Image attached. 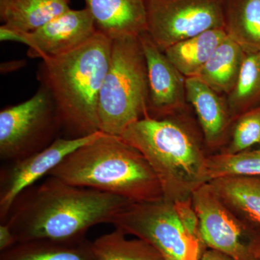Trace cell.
<instances>
[{
    "label": "cell",
    "instance_id": "e0dca14e",
    "mask_svg": "<svg viewBox=\"0 0 260 260\" xmlns=\"http://www.w3.org/2000/svg\"><path fill=\"white\" fill-rule=\"evenodd\" d=\"M245 54L239 44L227 37L195 78L227 96L237 83Z\"/></svg>",
    "mask_w": 260,
    "mask_h": 260
},
{
    "label": "cell",
    "instance_id": "4316f807",
    "mask_svg": "<svg viewBox=\"0 0 260 260\" xmlns=\"http://www.w3.org/2000/svg\"><path fill=\"white\" fill-rule=\"evenodd\" d=\"M199 260H235L227 254H223L220 251L214 250L212 249H207L200 256Z\"/></svg>",
    "mask_w": 260,
    "mask_h": 260
},
{
    "label": "cell",
    "instance_id": "d4e9b609",
    "mask_svg": "<svg viewBox=\"0 0 260 260\" xmlns=\"http://www.w3.org/2000/svg\"><path fill=\"white\" fill-rule=\"evenodd\" d=\"M0 40L1 42L21 43L28 47V32L11 28V27L3 24L0 26Z\"/></svg>",
    "mask_w": 260,
    "mask_h": 260
},
{
    "label": "cell",
    "instance_id": "9a60e30c",
    "mask_svg": "<svg viewBox=\"0 0 260 260\" xmlns=\"http://www.w3.org/2000/svg\"><path fill=\"white\" fill-rule=\"evenodd\" d=\"M208 183L231 211L260 231V177H224Z\"/></svg>",
    "mask_w": 260,
    "mask_h": 260
},
{
    "label": "cell",
    "instance_id": "3957f363",
    "mask_svg": "<svg viewBox=\"0 0 260 260\" xmlns=\"http://www.w3.org/2000/svg\"><path fill=\"white\" fill-rule=\"evenodd\" d=\"M112 41L97 30L88 42L64 55L42 59L37 78L50 93L68 138L99 129V95L110 63Z\"/></svg>",
    "mask_w": 260,
    "mask_h": 260
},
{
    "label": "cell",
    "instance_id": "4fadbf2b",
    "mask_svg": "<svg viewBox=\"0 0 260 260\" xmlns=\"http://www.w3.org/2000/svg\"><path fill=\"white\" fill-rule=\"evenodd\" d=\"M186 99L194 108L208 154L221 151L234 125L226 95L215 92L198 78H186Z\"/></svg>",
    "mask_w": 260,
    "mask_h": 260
},
{
    "label": "cell",
    "instance_id": "7a4b0ae2",
    "mask_svg": "<svg viewBox=\"0 0 260 260\" xmlns=\"http://www.w3.org/2000/svg\"><path fill=\"white\" fill-rule=\"evenodd\" d=\"M120 138L148 160L168 201L191 199L209 181V154L189 114L162 119L145 116L128 126Z\"/></svg>",
    "mask_w": 260,
    "mask_h": 260
},
{
    "label": "cell",
    "instance_id": "44dd1931",
    "mask_svg": "<svg viewBox=\"0 0 260 260\" xmlns=\"http://www.w3.org/2000/svg\"><path fill=\"white\" fill-rule=\"evenodd\" d=\"M226 98L234 123L260 106V51L245 54L237 83Z\"/></svg>",
    "mask_w": 260,
    "mask_h": 260
},
{
    "label": "cell",
    "instance_id": "ffe728a7",
    "mask_svg": "<svg viewBox=\"0 0 260 260\" xmlns=\"http://www.w3.org/2000/svg\"><path fill=\"white\" fill-rule=\"evenodd\" d=\"M227 37L224 29H213L178 42L164 53L181 74L185 78H192Z\"/></svg>",
    "mask_w": 260,
    "mask_h": 260
},
{
    "label": "cell",
    "instance_id": "7402d4cb",
    "mask_svg": "<svg viewBox=\"0 0 260 260\" xmlns=\"http://www.w3.org/2000/svg\"><path fill=\"white\" fill-rule=\"evenodd\" d=\"M115 229L92 242L95 260H165L159 251L141 239H127Z\"/></svg>",
    "mask_w": 260,
    "mask_h": 260
},
{
    "label": "cell",
    "instance_id": "ac0fdd59",
    "mask_svg": "<svg viewBox=\"0 0 260 260\" xmlns=\"http://www.w3.org/2000/svg\"><path fill=\"white\" fill-rule=\"evenodd\" d=\"M0 260H95L92 242L35 240L17 243L0 254Z\"/></svg>",
    "mask_w": 260,
    "mask_h": 260
},
{
    "label": "cell",
    "instance_id": "cb8c5ba5",
    "mask_svg": "<svg viewBox=\"0 0 260 260\" xmlns=\"http://www.w3.org/2000/svg\"><path fill=\"white\" fill-rule=\"evenodd\" d=\"M256 145H260V106L237 118L232 126L229 143L219 153H240Z\"/></svg>",
    "mask_w": 260,
    "mask_h": 260
},
{
    "label": "cell",
    "instance_id": "8fae6325",
    "mask_svg": "<svg viewBox=\"0 0 260 260\" xmlns=\"http://www.w3.org/2000/svg\"><path fill=\"white\" fill-rule=\"evenodd\" d=\"M148 70V116L162 119L189 114L186 78L174 67L147 32L139 37Z\"/></svg>",
    "mask_w": 260,
    "mask_h": 260
},
{
    "label": "cell",
    "instance_id": "9c48e42d",
    "mask_svg": "<svg viewBox=\"0 0 260 260\" xmlns=\"http://www.w3.org/2000/svg\"><path fill=\"white\" fill-rule=\"evenodd\" d=\"M191 200L199 218L202 241L208 249L235 260H258L260 231L231 211L208 183L193 193Z\"/></svg>",
    "mask_w": 260,
    "mask_h": 260
},
{
    "label": "cell",
    "instance_id": "83f0119b",
    "mask_svg": "<svg viewBox=\"0 0 260 260\" xmlns=\"http://www.w3.org/2000/svg\"><path fill=\"white\" fill-rule=\"evenodd\" d=\"M256 256L258 260H260V249L256 251Z\"/></svg>",
    "mask_w": 260,
    "mask_h": 260
},
{
    "label": "cell",
    "instance_id": "8992f818",
    "mask_svg": "<svg viewBox=\"0 0 260 260\" xmlns=\"http://www.w3.org/2000/svg\"><path fill=\"white\" fill-rule=\"evenodd\" d=\"M126 235L148 243L165 260H199L208 248L184 229L175 205L164 199L131 202L112 223Z\"/></svg>",
    "mask_w": 260,
    "mask_h": 260
},
{
    "label": "cell",
    "instance_id": "ba28073f",
    "mask_svg": "<svg viewBox=\"0 0 260 260\" xmlns=\"http://www.w3.org/2000/svg\"><path fill=\"white\" fill-rule=\"evenodd\" d=\"M147 30L160 50L225 28V0H145Z\"/></svg>",
    "mask_w": 260,
    "mask_h": 260
},
{
    "label": "cell",
    "instance_id": "5b68a950",
    "mask_svg": "<svg viewBox=\"0 0 260 260\" xmlns=\"http://www.w3.org/2000/svg\"><path fill=\"white\" fill-rule=\"evenodd\" d=\"M148 70L139 37L112 41L110 63L99 95V129L120 137L148 116Z\"/></svg>",
    "mask_w": 260,
    "mask_h": 260
},
{
    "label": "cell",
    "instance_id": "d6986e66",
    "mask_svg": "<svg viewBox=\"0 0 260 260\" xmlns=\"http://www.w3.org/2000/svg\"><path fill=\"white\" fill-rule=\"evenodd\" d=\"M228 37L248 53L260 51V0H225Z\"/></svg>",
    "mask_w": 260,
    "mask_h": 260
},
{
    "label": "cell",
    "instance_id": "5bb4252c",
    "mask_svg": "<svg viewBox=\"0 0 260 260\" xmlns=\"http://www.w3.org/2000/svg\"><path fill=\"white\" fill-rule=\"evenodd\" d=\"M98 31L114 41L146 32L145 0H85Z\"/></svg>",
    "mask_w": 260,
    "mask_h": 260
},
{
    "label": "cell",
    "instance_id": "7c38bea8",
    "mask_svg": "<svg viewBox=\"0 0 260 260\" xmlns=\"http://www.w3.org/2000/svg\"><path fill=\"white\" fill-rule=\"evenodd\" d=\"M96 32L93 16L86 8L68 10L28 32V56L44 59L64 55L88 42Z\"/></svg>",
    "mask_w": 260,
    "mask_h": 260
},
{
    "label": "cell",
    "instance_id": "603a6c76",
    "mask_svg": "<svg viewBox=\"0 0 260 260\" xmlns=\"http://www.w3.org/2000/svg\"><path fill=\"white\" fill-rule=\"evenodd\" d=\"M207 167L209 181L217 178L234 176L260 177V145L256 148L238 153L210 154Z\"/></svg>",
    "mask_w": 260,
    "mask_h": 260
},
{
    "label": "cell",
    "instance_id": "277c9868",
    "mask_svg": "<svg viewBox=\"0 0 260 260\" xmlns=\"http://www.w3.org/2000/svg\"><path fill=\"white\" fill-rule=\"evenodd\" d=\"M49 176L132 201L164 199L158 178L143 154L120 137L104 133L70 153Z\"/></svg>",
    "mask_w": 260,
    "mask_h": 260
},
{
    "label": "cell",
    "instance_id": "484cf974",
    "mask_svg": "<svg viewBox=\"0 0 260 260\" xmlns=\"http://www.w3.org/2000/svg\"><path fill=\"white\" fill-rule=\"evenodd\" d=\"M17 243L14 234L9 225L6 223L0 224V251L3 252L8 250Z\"/></svg>",
    "mask_w": 260,
    "mask_h": 260
},
{
    "label": "cell",
    "instance_id": "6da1fadb",
    "mask_svg": "<svg viewBox=\"0 0 260 260\" xmlns=\"http://www.w3.org/2000/svg\"><path fill=\"white\" fill-rule=\"evenodd\" d=\"M131 202L49 176L17 197L3 223L9 225L18 243L78 240L85 238L90 228L112 223Z\"/></svg>",
    "mask_w": 260,
    "mask_h": 260
},
{
    "label": "cell",
    "instance_id": "30bf717a",
    "mask_svg": "<svg viewBox=\"0 0 260 260\" xmlns=\"http://www.w3.org/2000/svg\"><path fill=\"white\" fill-rule=\"evenodd\" d=\"M102 132L78 138H58L47 148L25 158L7 162L0 170V221L4 223L13 202L22 191L49 175L77 149L90 143Z\"/></svg>",
    "mask_w": 260,
    "mask_h": 260
},
{
    "label": "cell",
    "instance_id": "52a82bcc",
    "mask_svg": "<svg viewBox=\"0 0 260 260\" xmlns=\"http://www.w3.org/2000/svg\"><path fill=\"white\" fill-rule=\"evenodd\" d=\"M60 132L54 100L40 85L28 100L0 112V158L13 161L42 151L59 138Z\"/></svg>",
    "mask_w": 260,
    "mask_h": 260
},
{
    "label": "cell",
    "instance_id": "2e32d148",
    "mask_svg": "<svg viewBox=\"0 0 260 260\" xmlns=\"http://www.w3.org/2000/svg\"><path fill=\"white\" fill-rule=\"evenodd\" d=\"M70 0H0L3 24L30 32L70 10Z\"/></svg>",
    "mask_w": 260,
    "mask_h": 260
}]
</instances>
